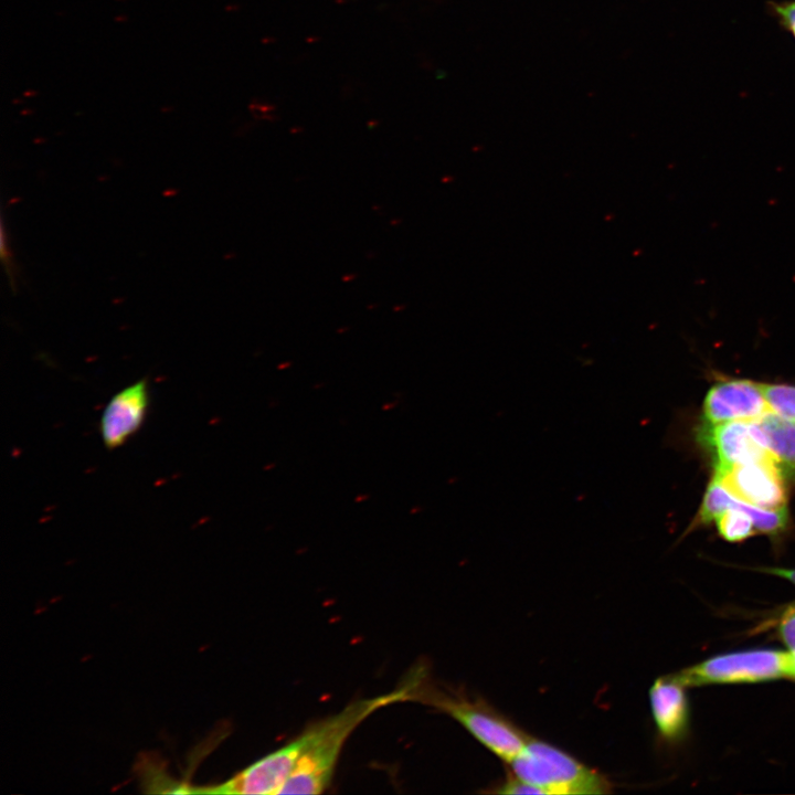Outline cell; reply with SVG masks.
Listing matches in <instances>:
<instances>
[{
  "label": "cell",
  "instance_id": "cell-10",
  "mask_svg": "<svg viewBox=\"0 0 795 795\" xmlns=\"http://www.w3.org/2000/svg\"><path fill=\"white\" fill-rule=\"evenodd\" d=\"M686 688L672 675L655 680L649 689L653 719L664 741L678 743L689 731L690 708Z\"/></svg>",
  "mask_w": 795,
  "mask_h": 795
},
{
  "label": "cell",
  "instance_id": "cell-1",
  "mask_svg": "<svg viewBox=\"0 0 795 795\" xmlns=\"http://www.w3.org/2000/svg\"><path fill=\"white\" fill-rule=\"evenodd\" d=\"M417 670L394 690L347 704L333 716L308 725L296 766L279 794H320L330 785L342 749L353 731L371 714L390 704L411 701Z\"/></svg>",
  "mask_w": 795,
  "mask_h": 795
},
{
  "label": "cell",
  "instance_id": "cell-2",
  "mask_svg": "<svg viewBox=\"0 0 795 795\" xmlns=\"http://www.w3.org/2000/svg\"><path fill=\"white\" fill-rule=\"evenodd\" d=\"M431 706L448 714L464 727L491 753L511 762L524 748L530 736L484 700L469 698L456 691L432 685L424 669L420 671L412 700Z\"/></svg>",
  "mask_w": 795,
  "mask_h": 795
},
{
  "label": "cell",
  "instance_id": "cell-13",
  "mask_svg": "<svg viewBox=\"0 0 795 795\" xmlns=\"http://www.w3.org/2000/svg\"><path fill=\"white\" fill-rule=\"evenodd\" d=\"M777 637L795 656V601L785 606L776 621Z\"/></svg>",
  "mask_w": 795,
  "mask_h": 795
},
{
  "label": "cell",
  "instance_id": "cell-7",
  "mask_svg": "<svg viewBox=\"0 0 795 795\" xmlns=\"http://www.w3.org/2000/svg\"><path fill=\"white\" fill-rule=\"evenodd\" d=\"M772 412L761 383L745 379L716 382L702 404V423L751 422Z\"/></svg>",
  "mask_w": 795,
  "mask_h": 795
},
{
  "label": "cell",
  "instance_id": "cell-3",
  "mask_svg": "<svg viewBox=\"0 0 795 795\" xmlns=\"http://www.w3.org/2000/svg\"><path fill=\"white\" fill-rule=\"evenodd\" d=\"M510 772L543 794L598 795L612 792V783L561 749L530 738L508 763Z\"/></svg>",
  "mask_w": 795,
  "mask_h": 795
},
{
  "label": "cell",
  "instance_id": "cell-15",
  "mask_svg": "<svg viewBox=\"0 0 795 795\" xmlns=\"http://www.w3.org/2000/svg\"><path fill=\"white\" fill-rule=\"evenodd\" d=\"M771 11L795 39V0L783 2H771Z\"/></svg>",
  "mask_w": 795,
  "mask_h": 795
},
{
  "label": "cell",
  "instance_id": "cell-12",
  "mask_svg": "<svg viewBox=\"0 0 795 795\" xmlns=\"http://www.w3.org/2000/svg\"><path fill=\"white\" fill-rule=\"evenodd\" d=\"M771 411L795 422V385L761 383Z\"/></svg>",
  "mask_w": 795,
  "mask_h": 795
},
{
  "label": "cell",
  "instance_id": "cell-6",
  "mask_svg": "<svg viewBox=\"0 0 795 795\" xmlns=\"http://www.w3.org/2000/svg\"><path fill=\"white\" fill-rule=\"evenodd\" d=\"M713 479L736 498L764 509L786 507L783 474L772 458L751 460L714 470Z\"/></svg>",
  "mask_w": 795,
  "mask_h": 795
},
{
  "label": "cell",
  "instance_id": "cell-4",
  "mask_svg": "<svg viewBox=\"0 0 795 795\" xmlns=\"http://www.w3.org/2000/svg\"><path fill=\"white\" fill-rule=\"evenodd\" d=\"M672 676L687 688L795 680V656L772 648L738 650L709 657Z\"/></svg>",
  "mask_w": 795,
  "mask_h": 795
},
{
  "label": "cell",
  "instance_id": "cell-8",
  "mask_svg": "<svg viewBox=\"0 0 795 795\" xmlns=\"http://www.w3.org/2000/svg\"><path fill=\"white\" fill-rule=\"evenodd\" d=\"M149 404L146 379L119 390L108 400L98 424L102 442L108 451L123 446L141 428Z\"/></svg>",
  "mask_w": 795,
  "mask_h": 795
},
{
  "label": "cell",
  "instance_id": "cell-14",
  "mask_svg": "<svg viewBox=\"0 0 795 795\" xmlns=\"http://www.w3.org/2000/svg\"><path fill=\"white\" fill-rule=\"evenodd\" d=\"M489 793L496 794H543V792L509 772L507 777L495 785Z\"/></svg>",
  "mask_w": 795,
  "mask_h": 795
},
{
  "label": "cell",
  "instance_id": "cell-16",
  "mask_svg": "<svg viewBox=\"0 0 795 795\" xmlns=\"http://www.w3.org/2000/svg\"><path fill=\"white\" fill-rule=\"evenodd\" d=\"M759 572L778 576L787 580L795 585V569L776 568V566H760L755 569Z\"/></svg>",
  "mask_w": 795,
  "mask_h": 795
},
{
  "label": "cell",
  "instance_id": "cell-5",
  "mask_svg": "<svg viewBox=\"0 0 795 795\" xmlns=\"http://www.w3.org/2000/svg\"><path fill=\"white\" fill-rule=\"evenodd\" d=\"M299 733L280 748L256 760L219 784L193 786L191 794H276L293 773L303 750Z\"/></svg>",
  "mask_w": 795,
  "mask_h": 795
},
{
  "label": "cell",
  "instance_id": "cell-11",
  "mask_svg": "<svg viewBox=\"0 0 795 795\" xmlns=\"http://www.w3.org/2000/svg\"><path fill=\"white\" fill-rule=\"evenodd\" d=\"M750 425L783 476L795 477V422L770 412Z\"/></svg>",
  "mask_w": 795,
  "mask_h": 795
},
{
  "label": "cell",
  "instance_id": "cell-9",
  "mask_svg": "<svg viewBox=\"0 0 795 795\" xmlns=\"http://www.w3.org/2000/svg\"><path fill=\"white\" fill-rule=\"evenodd\" d=\"M696 435L697 441L712 454L714 470L740 463L771 458L753 434L750 422L702 423Z\"/></svg>",
  "mask_w": 795,
  "mask_h": 795
}]
</instances>
